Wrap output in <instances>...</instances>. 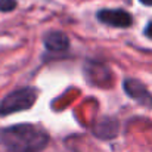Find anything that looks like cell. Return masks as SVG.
Here are the masks:
<instances>
[{
  "mask_svg": "<svg viewBox=\"0 0 152 152\" xmlns=\"http://www.w3.org/2000/svg\"><path fill=\"white\" fill-rule=\"evenodd\" d=\"M0 142L9 152H42L49 143V136L33 124H16L0 132Z\"/></svg>",
  "mask_w": 152,
  "mask_h": 152,
  "instance_id": "obj_1",
  "label": "cell"
},
{
  "mask_svg": "<svg viewBox=\"0 0 152 152\" xmlns=\"http://www.w3.org/2000/svg\"><path fill=\"white\" fill-rule=\"evenodd\" d=\"M37 101V92L34 87H22L9 93L0 102V115H9L30 109Z\"/></svg>",
  "mask_w": 152,
  "mask_h": 152,
  "instance_id": "obj_2",
  "label": "cell"
},
{
  "mask_svg": "<svg viewBox=\"0 0 152 152\" xmlns=\"http://www.w3.org/2000/svg\"><path fill=\"white\" fill-rule=\"evenodd\" d=\"M98 19L106 25L118 28H127L133 22V18L124 9H102L98 12Z\"/></svg>",
  "mask_w": 152,
  "mask_h": 152,
  "instance_id": "obj_3",
  "label": "cell"
},
{
  "mask_svg": "<svg viewBox=\"0 0 152 152\" xmlns=\"http://www.w3.org/2000/svg\"><path fill=\"white\" fill-rule=\"evenodd\" d=\"M124 92L132 99L139 102L140 105H143L146 108H152V95L142 81H139L136 78H127L124 81Z\"/></svg>",
  "mask_w": 152,
  "mask_h": 152,
  "instance_id": "obj_4",
  "label": "cell"
},
{
  "mask_svg": "<svg viewBox=\"0 0 152 152\" xmlns=\"http://www.w3.org/2000/svg\"><path fill=\"white\" fill-rule=\"evenodd\" d=\"M45 46L48 50L52 52H62L66 50L69 46V40L65 33L61 31H50L45 37Z\"/></svg>",
  "mask_w": 152,
  "mask_h": 152,
  "instance_id": "obj_5",
  "label": "cell"
},
{
  "mask_svg": "<svg viewBox=\"0 0 152 152\" xmlns=\"http://www.w3.org/2000/svg\"><path fill=\"white\" fill-rule=\"evenodd\" d=\"M16 7V0H0V10L10 12Z\"/></svg>",
  "mask_w": 152,
  "mask_h": 152,
  "instance_id": "obj_6",
  "label": "cell"
},
{
  "mask_svg": "<svg viewBox=\"0 0 152 152\" xmlns=\"http://www.w3.org/2000/svg\"><path fill=\"white\" fill-rule=\"evenodd\" d=\"M145 36L152 39V22H149V24L146 25V28H145Z\"/></svg>",
  "mask_w": 152,
  "mask_h": 152,
  "instance_id": "obj_7",
  "label": "cell"
},
{
  "mask_svg": "<svg viewBox=\"0 0 152 152\" xmlns=\"http://www.w3.org/2000/svg\"><path fill=\"white\" fill-rule=\"evenodd\" d=\"M139 1L145 6H152V0H139Z\"/></svg>",
  "mask_w": 152,
  "mask_h": 152,
  "instance_id": "obj_8",
  "label": "cell"
}]
</instances>
